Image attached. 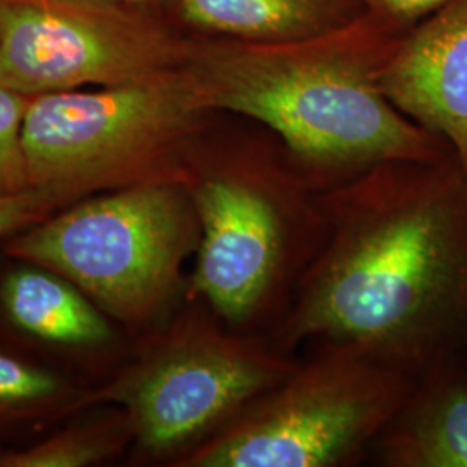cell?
Masks as SVG:
<instances>
[{
  "label": "cell",
  "mask_w": 467,
  "mask_h": 467,
  "mask_svg": "<svg viewBox=\"0 0 467 467\" xmlns=\"http://www.w3.org/2000/svg\"><path fill=\"white\" fill-rule=\"evenodd\" d=\"M368 459L383 467H467V353L419 378Z\"/></svg>",
  "instance_id": "30bf717a"
},
{
  "label": "cell",
  "mask_w": 467,
  "mask_h": 467,
  "mask_svg": "<svg viewBox=\"0 0 467 467\" xmlns=\"http://www.w3.org/2000/svg\"><path fill=\"white\" fill-rule=\"evenodd\" d=\"M179 7L201 30L250 44H287L345 30L355 0H179Z\"/></svg>",
  "instance_id": "8fae6325"
},
{
  "label": "cell",
  "mask_w": 467,
  "mask_h": 467,
  "mask_svg": "<svg viewBox=\"0 0 467 467\" xmlns=\"http://www.w3.org/2000/svg\"><path fill=\"white\" fill-rule=\"evenodd\" d=\"M56 388V379L47 372L0 353V401L36 400L49 397Z\"/></svg>",
  "instance_id": "9a60e30c"
},
{
  "label": "cell",
  "mask_w": 467,
  "mask_h": 467,
  "mask_svg": "<svg viewBox=\"0 0 467 467\" xmlns=\"http://www.w3.org/2000/svg\"><path fill=\"white\" fill-rule=\"evenodd\" d=\"M4 305L21 329L57 343H100L111 336L106 318L56 275L17 270L4 284Z\"/></svg>",
  "instance_id": "7c38bea8"
},
{
  "label": "cell",
  "mask_w": 467,
  "mask_h": 467,
  "mask_svg": "<svg viewBox=\"0 0 467 467\" xmlns=\"http://www.w3.org/2000/svg\"><path fill=\"white\" fill-rule=\"evenodd\" d=\"M298 360L265 334L233 329L206 305L204 316L181 320L150 345L118 395L142 451L189 455L281 383Z\"/></svg>",
  "instance_id": "52a82bcc"
},
{
  "label": "cell",
  "mask_w": 467,
  "mask_h": 467,
  "mask_svg": "<svg viewBox=\"0 0 467 467\" xmlns=\"http://www.w3.org/2000/svg\"><path fill=\"white\" fill-rule=\"evenodd\" d=\"M187 170L200 222L187 298L233 329L270 336L326 243L322 189L267 129L215 152L194 146Z\"/></svg>",
  "instance_id": "3957f363"
},
{
  "label": "cell",
  "mask_w": 467,
  "mask_h": 467,
  "mask_svg": "<svg viewBox=\"0 0 467 467\" xmlns=\"http://www.w3.org/2000/svg\"><path fill=\"white\" fill-rule=\"evenodd\" d=\"M104 2H111V4H118V2H125V4H144V2H154V0H104Z\"/></svg>",
  "instance_id": "ac0fdd59"
},
{
  "label": "cell",
  "mask_w": 467,
  "mask_h": 467,
  "mask_svg": "<svg viewBox=\"0 0 467 467\" xmlns=\"http://www.w3.org/2000/svg\"><path fill=\"white\" fill-rule=\"evenodd\" d=\"M210 115L185 67L99 90L34 96L23 121L32 189L54 200L148 182H187Z\"/></svg>",
  "instance_id": "277c9868"
},
{
  "label": "cell",
  "mask_w": 467,
  "mask_h": 467,
  "mask_svg": "<svg viewBox=\"0 0 467 467\" xmlns=\"http://www.w3.org/2000/svg\"><path fill=\"white\" fill-rule=\"evenodd\" d=\"M378 85L401 115L443 139L467 173V0L434 11L384 56Z\"/></svg>",
  "instance_id": "9c48e42d"
},
{
  "label": "cell",
  "mask_w": 467,
  "mask_h": 467,
  "mask_svg": "<svg viewBox=\"0 0 467 467\" xmlns=\"http://www.w3.org/2000/svg\"><path fill=\"white\" fill-rule=\"evenodd\" d=\"M327 235L268 336L347 343L419 379L467 353V173L455 156L386 161L322 189Z\"/></svg>",
  "instance_id": "6da1fadb"
},
{
  "label": "cell",
  "mask_w": 467,
  "mask_h": 467,
  "mask_svg": "<svg viewBox=\"0 0 467 467\" xmlns=\"http://www.w3.org/2000/svg\"><path fill=\"white\" fill-rule=\"evenodd\" d=\"M281 383L185 455L191 467H353L418 379L347 343L316 341Z\"/></svg>",
  "instance_id": "5b68a950"
},
{
  "label": "cell",
  "mask_w": 467,
  "mask_h": 467,
  "mask_svg": "<svg viewBox=\"0 0 467 467\" xmlns=\"http://www.w3.org/2000/svg\"><path fill=\"white\" fill-rule=\"evenodd\" d=\"M30 99L0 85V196L32 191L23 148V121Z\"/></svg>",
  "instance_id": "4fadbf2b"
},
{
  "label": "cell",
  "mask_w": 467,
  "mask_h": 467,
  "mask_svg": "<svg viewBox=\"0 0 467 467\" xmlns=\"http://www.w3.org/2000/svg\"><path fill=\"white\" fill-rule=\"evenodd\" d=\"M187 52L104 0H0V85L28 98L132 84L184 67Z\"/></svg>",
  "instance_id": "ba28073f"
},
{
  "label": "cell",
  "mask_w": 467,
  "mask_h": 467,
  "mask_svg": "<svg viewBox=\"0 0 467 467\" xmlns=\"http://www.w3.org/2000/svg\"><path fill=\"white\" fill-rule=\"evenodd\" d=\"M374 7L399 21H414L426 15H433L451 0H368Z\"/></svg>",
  "instance_id": "e0dca14e"
},
{
  "label": "cell",
  "mask_w": 467,
  "mask_h": 467,
  "mask_svg": "<svg viewBox=\"0 0 467 467\" xmlns=\"http://www.w3.org/2000/svg\"><path fill=\"white\" fill-rule=\"evenodd\" d=\"M331 36L212 46L184 63L201 106L262 125L320 189L386 161H438L451 146L386 99L383 57Z\"/></svg>",
  "instance_id": "7a4b0ae2"
},
{
  "label": "cell",
  "mask_w": 467,
  "mask_h": 467,
  "mask_svg": "<svg viewBox=\"0 0 467 467\" xmlns=\"http://www.w3.org/2000/svg\"><path fill=\"white\" fill-rule=\"evenodd\" d=\"M57 204L59 201L36 189L15 196H0V235L46 220Z\"/></svg>",
  "instance_id": "2e32d148"
},
{
  "label": "cell",
  "mask_w": 467,
  "mask_h": 467,
  "mask_svg": "<svg viewBox=\"0 0 467 467\" xmlns=\"http://www.w3.org/2000/svg\"><path fill=\"white\" fill-rule=\"evenodd\" d=\"M109 453V443L90 436H59L25 451L0 457L2 467H82Z\"/></svg>",
  "instance_id": "5bb4252c"
},
{
  "label": "cell",
  "mask_w": 467,
  "mask_h": 467,
  "mask_svg": "<svg viewBox=\"0 0 467 467\" xmlns=\"http://www.w3.org/2000/svg\"><path fill=\"white\" fill-rule=\"evenodd\" d=\"M198 244L187 185L165 181L115 189L46 218L11 253L73 281L118 318L142 324L175 301Z\"/></svg>",
  "instance_id": "8992f818"
}]
</instances>
